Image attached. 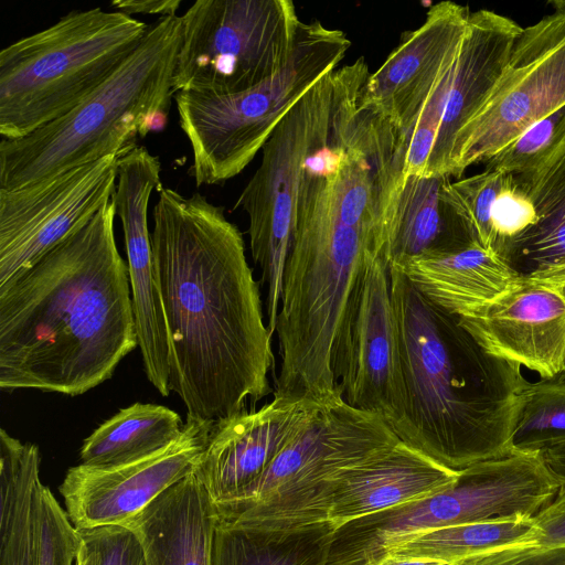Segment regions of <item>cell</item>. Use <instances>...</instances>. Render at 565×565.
Segmentation results:
<instances>
[{"label": "cell", "instance_id": "74e56055", "mask_svg": "<svg viewBox=\"0 0 565 565\" xmlns=\"http://www.w3.org/2000/svg\"><path fill=\"white\" fill-rule=\"evenodd\" d=\"M462 562V561H461ZM376 565H460L458 563H448L444 561L429 559V558H397L386 556Z\"/></svg>", "mask_w": 565, "mask_h": 565}, {"label": "cell", "instance_id": "603a6c76", "mask_svg": "<svg viewBox=\"0 0 565 565\" xmlns=\"http://www.w3.org/2000/svg\"><path fill=\"white\" fill-rule=\"evenodd\" d=\"M515 175L529 189L535 221L498 255L521 280L554 287L565 277V151L536 173Z\"/></svg>", "mask_w": 565, "mask_h": 565}, {"label": "cell", "instance_id": "4316f807", "mask_svg": "<svg viewBox=\"0 0 565 565\" xmlns=\"http://www.w3.org/2000/svg\"><path fill=\"white\" fill-rule=\"evenodd\" d=\"M183 427L181 416L174 411L135 403L119 409L84 440L81 463L114 467L142 459L172 444Z\"/></svg>", "mask_w": 565, "mask_h": 565}, {"label": "cell", "instance_id": "4fadbf2b", "mask_svg": "<svg viewBox=\"0 0 565 565\" xmlns=\"http://www.w3.org/2000/svg\"><path fill=\"white\" fill-rule=\"evenodd\" d=\"M333 371L342 399L377 415L396 435L404 418L405 388L385 254L369 258L351 295Z\"/></svg>", "mask_w": 565, "mask_h": 565}, {"label": "cell", "instance_id": "7a4b0ae2", "mask_svg": "<svg viewBox=\"0 0 565 565\" xmlns=\"http://www.w3.org/2000/svg\"><path fill=\"white\" fill-rule=\"evenodd\" d=\"M113 200L0 285V387L76 396L138 347Z\"/></svg>", "mask_w": 565, "mask_h": 565}, {"label": "cell", "instance_id": "4dcf8cb0", "mask_svg": "<svg viewBox=\"0 0 565 565\" xmlns=\"http://www.w3.org/2000/svg\"><path fill=\"white\" fill-rule=\"evenodd\" d=\"M565 151V104L490 157L486 169L530 175Z\"/></svg>", "mask_w": 565, "mask_h": 565}, {"label": "cell", "instance_id": "d590c367", "mask_svg": "<svg viewBox=\"0 0 565 565\" xmlns=\"http://www.w3.org/2000/svg\"><path fill=\"white\" fill-rule=\"evenodd\" d=\"M181 2V0H116L111 6L128 15L143 13L173 17L177 15Z\"/></svg>", "mask_w": 565, "mask_h": 565}, {"label": "cell", "instance_id": "9a60e30c", "mask_svg": "<svg viewBox=\"0 0 565 565\" xmlns=\"http://www.w3.org/2000/svg\"><path fill=\"white\" fill-rule=\"evenodd\" d=\"M214 422L186 417L181 435L142 459L114 467H71L60 486L77 530L122 525L158 495L194 472Z\"/></svg>", "mask_w": 565, "mask_h": 565}, {"label": "cell", "instance_id": "d6986e66", "mask_svg": "<svg viewBox=\"0 0 565 565\" xmlns=\"http://www.w3.org/2000/svg\"><path fill=\"white\" fill-rule=\"evenodd\" d=\"M470 11L452 1L431 6L424 22L371 73L370 99L402 132L409 129L436 78L459 49Z\"/></svg>", "mask_w": 565, "mask_h": 565}, {"label": "cell", "instance_id": "7c38bea8", "mask_svg": "<svg viewBox=\"0 0 565 565\" xmlns=\"http://www.w3.org/2000/svg\"><path fill=\"white\" fill-rule=\"evenodd\" d=\"M523 28L508 66L478 115L457 135L450 177L487 161L565 104V1Z\"/></svg>", "mask_w": 565, "mask_h": 565}, {"label": "cell", "instance_id": "2e32d148", "mask_svg": "<svg viewBox=\"0 0 565 565\" xmlns=\"http://www.w3.org/2000/svg\"><path fill=\"white\" fill-rule=\"evenodd\" d=\"M161 163L143 146H134L118 159L117 184L111 196L126 244L127 266L138 347L148 381L162 396L170 391L171 348L158 288L148 205L161 188Z\"/></svg>", "mask_w": 565, "mask_h": 565}, {"label": "cell", "instance_id": "f546056e", "mask_svg": "<svg viewBox=\"0 0 565 565\" xmlns=\"http://www.w3.org/2000/svg\"><path fill=\"white\" fill-rule=\"evenodd\" d=\"M508 172L488 170L451 182L441 190L443 200L459 217L471 241L495 253L492 216L495 201L505 183Z\"/></svg>", "mask_w": 565, "mask_h": 565}, {"label": "cell", "instance_id": "7402d4cb", "mask_svg": "<svg viewBox=\"0 0 565 565\" xmlns=\"http://www.w3.org/2000/svg\"><path fill=\"white\" fill-rule=\"evenodd\" d=\"M391 267L398 268L425 297L457 317L497 300L522 282L498 254L477 244Z\"/></svg>", "mask_w": 565, "mask_h": 565}, {"label": "cell", "instance_id": "e575fe53", "mask_svg": "<svg viewBox=\"0 0 565 565\" xmlns=\"http://www.w3.org/2000/svg\"><path fill=\"white\" fill-rule=\"evenodd\" d=\"M539 529V547H565V483H559L555 497L534 516Z\"/></svg>", "mask_w": 565, "mask_h": 565}, {"label": "cell", "instance_id": "8992f818", "mask_svg": "<svg viewBox=\"0 0 565 565\" xmlns=\"http://www.w3.org/2000/svg\"><path fill=\"white\" fill-rule=\"evenodd\" d=\"M350 46L343 31L318 20L301 21L291 58L260 84L237 93L177 92L179 124L191 146L196 185L223 184L239 174L289 109L339 67Z\"/></svg>", "mask_w": 565, "mask_h": 565}, {"label": "cell", "instance_id": "83f0119b", "mask_svg": "<svg viewBox=\"0 0 565 565\" xmlns=\"http://www.w3.org/2000/svg\"><path fill=\"white\" fill-rule=\"evenodd\" d=\"M533 518L467 523L430 530L394 544L386 556L458 563L511 546L536 545Z\"/></svg>", "mask_w": 565, "mask_h": 565}, {"label": "cell", "instance_id": "484cf974", "mask_svg": "<svg viewBox=\"0 0 565 565\" xmlns=\"http://www.w3.org/2000/svg\"><path fill=\"white\" fill-rule=\"evenodd\" d=\"M36 445L0 430V565H34V493L39 477Z\"/></svg>", "mask_w": 565, "mask_h": 565}, {"label": "cell", "instance_id": "277c9868", "mask_svg": "<svg viewBox=\"0 0 565 565\" xmlns=\"http://www.w3.org/2000/svg\"><path fill=\"white\" fill-rule=\"evenodd\" d=\"M181 36V17H160L136 51L75 108L24 137L1 139L0 189L124 153L138 136L163 129Z\"/></svg>", "mask_w": 565, "mask_h": 565}, {"label": "cell", "instance_id": "d4e9b609", "mask_svg": "<svg viewBox=\"0 0 565 565\" xmlns=\"http://www.w3.org/2000/svg\"><path fill=\"white\" fill-rule=\"evenodd\" d=\"M334 531L329 520L294 529L218 521L212 565H327Z\"/></svg>", "mask_w": 565, "mask_h": 565}, {"label": "cell", "instance_id": "ac0fdd59", "mask_svg": "<svg viewBox=\"0 0 565 565\" xmlns=\"http://www.w3.org/2000/svg\"><path fill=\"white\" fill-rule=\"evenodd\" d=\"M491 354L552 379L565 372V299L547 284L523 281L458 317Z\"/></svg>", "mask_w": 565, "mask_h": 565}, {"label": "cell", "instance_id": "9c48e42d", "mask_svg": "<svg viewBox=\"0 0 565 565\" xmlns=\"http://www.w3.org/2000/svg\"><path fill=\"white\" fill-rule=\"evenodd\" d=\"M181 19L174 94L260 84L287 65L301 23L290 0H198Z\"/></svg>", "mask_w": 565, "mask_h": 565}, {"label": "cell", "instance_id": "f1b7e54d", "mask_svg": "<svg viewBox=\"0 0 565 565\" xmlns=\"http://www.w3.org/2000/svg\"><path fill=\"white\" fill-rule=\"evenodd\" d=\"M565 443V376L524 388L511 436V451L539 455Z\"/></svg>", "mask_w": 565, "mask_h": 565}, {"label": "cell", "instance_id": "3957f363", "mask_svg": "<svg viewBox=\"0 0 565 565\" xmlns=\"http://www.w3.org/2000/svg\"><path fill=\"white\" fill-rule=\"evenodd\" d=\"M390 279L405 388L398 439L457 472L512 452L529 384L521 366L489 353L398 268Z\"/></svg>", "mask_w": 565, "mask_h": 565}, {"label": "cell", "instance_id": "30bf717a", "mask_svg": "<svg viewBox=\"0 0 565 565\" xmlns=\"http://www.w3.org/2000/svg\"><path fill=\"white\" fill-rule=\"evenodd\" d=\"M334 71V70H333ZM333 71L315 84L284 116L262 149V162L235 209L248 216L249 247L266 285L267 324L275 333L296 204L306 158L328 134Z\"/></svg>", "mask_w": 565, "mask_h": 565}, {"label": "cell", "instance_id": "d6a6232c", "mask_svg": "<svg viewBox=\"0 0 565 565\" xmlns=\"http://www.w3.org/2000/svg\"><path fill=\"white\" fill-rule=\"evenodd\" d=\"M81 548L76 565H145L136 535L121 525L78 530Z\"/></svg>", "mask_w": 565, "mask_h": 565}, {"label": "cell", "instance_id": "52a82bcc", "mask_svg": "<svg viewBox=\"0 0 565 565\" xmlns=\"http://www.w3.org/2000/svg\"><path fill=\"white\" fill-rule=\"evenodd\" d=\"M399 441L377 415L328 403L238 500L215 505L218 521L238 526L294 529L328 520L337 479Z\"/></svg>", "mask_w": 565, "mask_h": 565}, {"label": "cell", "instance_id": "e0dca14e", "mask_svg": "<svg viewBox=\"0 0 565 565\" xmlns=\"http://www.w3.org/2000/svg\"><path fill=\"white\" fill-rule=\"evenodd\" d=\"M327 404L274 396L256 411L214 422L194 475L215 505L238 500Z\"/></svg>", "mask_w": 565, "mask_h": 565}, {"label": "cell", "instance_id": "8d00e7d4", "mask_svg": "<svg viewBox=\"0 0 565 565\" xmlns=\"http://www.w3.org/2000/svg\"><path fill=\"white\" fill-rule=\"evenodd\" d=\"M539 455L553 477L559 483H565V443L548 448Z\"/></svg>", "mask_w": 565, "mask_h": 565}, {"label": "cell", "instance_id": "f35d334b", "mask_svg": "<svg viewBox=\"0 0 565 565\" xmlns=\"http://www.w3.org/2000/svg\"><path fill=\"white\" fill-rule=\"evenodd\" d=\"M554 287L559 291L562 297L565 299V277Z\"/></svg>", "mask_w": 565, "mask_h": 565}, {"label": "cell", "instance_id": "ffe728a7", "mask_svg": "<svg viewBox=\"0 0 565 565\" xmlns=\"http://www.w3.org/2000/svg\"><path fill=\"white\" fill-rule=\"evenodd\" d=\"M458 475L399 440L390 450L344 471L337 479L328 520L337 529L423 499L452 484Z\"/></svg>", "mask_w": 565, "mask_h": 565}, {"label": "cell", "instance_id": "ba28073f", "mask_svg": "<svg viewBox=\"0 0 565 565\" xmlns=\"http://www.w3.org/2000/svg\"><path fill=\"white\" fill-rule=\"evenodd\" d=\"M557 488L539 455L477 462L440 491L337 527L327 565H376L394 544L435 529L533 518Z\"/></svg>", "mask_w": 565, "mask_h": 565}, {"label": "cell", "instance_id": "44dd1931", "mask_svg": "<svg viewBox=\"0 0 565 565\" xmlns=\"http://www.w3.org/2000/svg\"><path fill=\"white\" fill-rule=\"evenodd\" d=\"M217 522L215 503L193 472L121 526L136 535L145 565H212Z\"/></svg>", "mask_w": 565, "mask_h": 565}, {"label": "cell", "instance_id": "5bb4252c", "mask_svg": "<svg viewBox=\"0 0 565 565\" xmlns=\"http://www.w3.org/2000/svg\"><path fill=\"white\" fill-rule=\"evenodd\" d=\"M120 154L0 189V285L87 224L111 200Z\"/></svg>", "mask_w": 565, "mask_h": 565}, {"label": "cell", "instance_id": "5b68a950", "mask_svg": "<svg viewBox=\"0 0 565 565\" xmlns=\"http://www.w3.org/2000/svg\"><path fill=\"white\" fill-rule=\"evenodd\" d=\"M149 24L73 10L0 52V136L18 139L75 108L136 51Z\"/></svg>", "mask_w": 565, "mask_h": 565}, {"label": "cell", "instance_id": "8fae6325", "mask_svg": "<svg viewBox=\"0 0 565 565\" xmlns=\"http://www.w3.org/2000/svg\"><path fill=\"white\" fill-rule=\"evenodd\" d=\"M521 28L494 11L470 12L457 53L405 134L404 177H449L457 135L493 94Z\"/></svg>", "mask_w": 565, "mask_h": 565}, {"label": "cell", "instance_id": "1f68e13d", "mask_svg": "<svg viewBox=\"0 0 565 565\" xmlns=\"http://www.w3.org/2000/svg\"><path fill=\"white\" fill-rule=\"evenodd\" d=\"M34 565H76L81 535L51 490L41 481L34 493Z\"/></svg>", "mask_w": 565, "mask_h": 565}, {"label": "cell", "instance_id": "6da1fadb", "mask_svg": "<svg viewBox=\"0 0 565 565\" xmlns=\"http://www.w3.org/2000/svg\"><path fill=\"white\" fill-rule=\"evenodd\" d=\"M151 244L169 331L170 391L216 422L271 392L273 334L238 227L195 192L158 190Z\"/></svg>", "mask_w": 565, "mask_h": 565}, {"label": "cell", "instance_id": "836d02e7", "mask_svg": "<svg viewBox=\"0 0 565 565\" xmlns=\"http://www.w3.org/2000/svg\"><path fill=\"white\" fill-rule=\"evenodd\" d=\"M535 221V209L527 186L515 174L508 173L505 183L493 210L492 223L495 235V254Z\"/></svg>", "mask_w": 565, "mask_h": 565}, {"label": "cell", "instance_id": "cb8c5ba5", "mask_svg": "<svg viewBox=\"0 0 565 565\" xmlns=\"http://www.w3.org/2000/svg\"><path fill=\"white\" fill-rule=\"evenodd\" d=\"M449 177H404L393 221L387 262L452 253L475 244L441 196Z\"/></svg>", "mask_w": 565, "mask_h": 565}]
</instances>
